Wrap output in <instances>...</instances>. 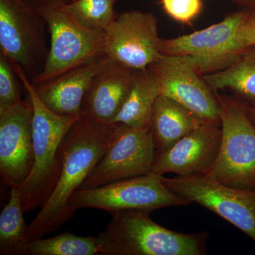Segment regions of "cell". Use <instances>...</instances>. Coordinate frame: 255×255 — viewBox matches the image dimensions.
<instances>
[{"label":"cell","instance_id":"obj_1","mask_svg":"<svg viewBox=\"0 0 255 255\" xmlns=\"http://www.w3.org/2000/svg\"><path fill=\"white\" fill-rule=\"evenodd\" d=\"M117 124L101 123L81 114L64 137L60 148L59 180L34 219L28 224V241L55 232L73 219L70 205L80 189L112 143Z\"/></svg>","mask_w":255,"mask_h":255},{"label":"cell","instance_id":"obj_2","mask_svg":"<svg viewBox=\"0 0 255 255\" xmlns=\"http://www.w3.org/2000/svg\"><path fill=\"white\" fill-rule=\"evenodd\" d=\"M12 63L33 107V168L18 187L26 213L41 209L54 191L61 172L60 145L80 116H62L50 110L40 100L23 69Z\"/></svg>","mask_w":255,"mask_h":255},{"label":"cell","instance_id":"obj_3","mask_svg":"<svg viewBox=\"0 0 255 255\" xmlns=\"http://www.w3.org/2000/svg\"><path fill=\"white\" fill-rule=\"evenodd\" d=\"M150 211L126 210L97 237L100 255H204L209 233L184 234L155 223Z\"/></svg>","mask_w":255,"mask_h":255},{"label":"cell","instance_id":"obj_4","mask_svg":"<svg viewBox=\"0 0 255 255\" xmlns=\"http://www.w3.org/2000/svg\"><path fill=\"white\" fill-rule=\"evenodd\" d=\"M216 95L222 131L221 145L216 162L204 174L231 187L255 189V126L244 105Z\"/></svg>","mask_w":255,"mask_h":255},{"label":"cell","instance_id":"obj_5","mask_svg":"<svg viewBox=\"0 0 255 255\" xmlns=\"http://www.w3.org/2000/svg\"><path fill=\"white\" fill-rule=\"evenodd\" d=\"M49 33V50L41 73L33 85L55 78L89 60L104 55L105 31L82 26L63 9L61 0L36 7Z\"/></svg>","mask_w":255,"mask_h":255},{"label":"cell","instance_id":"obj_6","mask_svg":"<svg viewBox=\"0 0 255 255\" xmlns=\"http://www.w3.org/2000/svg\"><path fill=\"white\" fill-rule=\"evenodd\" d=\"M48 35L44 18L27 0H0V52L31 81L46 63Z\"/></svg>","mask_w":255,"mask_h":255},{"label":"cell","instance_id":"obj_7","mask_svg":"<svg viewBox=\"0 0 255 255\" xmlns=\"http://www.w3.org/2000/svg\"><path fill=\"white\" fill-rule=\"evenodd\" d=\"M187 199L169 190L162 182V175L152 172L101 187L78 189L70 198L74 211L82 209L103 210L112 214L126 210L152 212L171 206H186Z\"/></svg>","mask_w":255,"mask_h":255},{"label":"cell","instance_id":"obj_8","mask_svg":"<svg viewBox=\"0 0 255 255\" xmlns=\"http://www.w3.org/2000/svg\"><path fill=\"white\" fill-rule=\"evenodd\" d=\"M169 190L210 210L255 242V189L223 184L206 174L162 177Z\"/></svg>","mask_w":255,"mask_h":255},{"label":"cell","instance_id":"obj_9","mask_svg":"<svg viewBox=\"0 0 255 255\" xmlns=\"http://www.w3.org/2000/svg\"><path fill=\"white\" fill-rule=\"evenodd\" d=\"M251 12L240 11L221 22L184 36L162 39L160 53L192 58L200 74L211 73L226 68L242 50L237 45L238 32Z\"/></svg>","mask_w":255,"mask_h":255},{"label":"cell","instance_id":"obj_10","mask_svg":"<svg viewBox=\"0 0 255 255\" xmlns=\"http://www.w3.org/2000/svg\"><path fill=\"white\" fill-rule=\"evenodd\" d=\"M117 125L112 143L79 189L101 187L152 172L155 148L150 129Z\"/></svg>","mask_w":255,"mask_h":255},{"label":"cell","instance_id":"obj_11","mask_svg":"<svg viewBox=\"0 0 255 255\" xmlns=\"http://www.w3.org/2000/svg\"><path fill=\"white\" fill-rule=\"evenodd\" d=\"M161 41L155 15L125 11L105 31L104 54L132 70H143L161 55Z\"/></svg>","mask_w":255,"mask_h":255},{"label":"cell","instance_id":"obj_12","mask_svg":"<svg viewBox=\"0 0 255 255\" xmlns=\"http://www.w3.org/2000/svg\"><path fill=\"white\" fill-rule=\"evenodd\" d=\"M159 86V94L180 104L204 121L220 122L216 93L186 55L161 54L148 67Z\"/></svg>","mask_w":255,"mask_h":255},{"label":"cell","instance_id":"obj_13","mask_svg":"<svg viewBox=\"0 0 255 255\" xmlns=\"http://www.w3.org/2000/svg\"><path fill=\"white\" fill-rule=\"evenodd\" d=\"M33 107L29 97L0 112V174L8 187H19L33 164Z\"/></svg>","mask_w":255,"mask_h":255},{"label":"cell","instance_id":"obj_14","mask_svg":"<svg viewBox=\"0 0 255 255\" xmlns=\"http://www.w3.org/2000/svg\"><path fill=\"white\" fill-rule=\"evenodd\" d=\"M221 135V122H204L167 150H155L152 172L159 175L206 174L217 158Z\"/></svg>","mask_w":255,"mask_h":255},{"label":"cell","instance_id":"obj_15","mask_svg":"<svg viewBox=\"0 0 255 255\" xmlns=\"http://www.w3.org/2000/svg\"><path fill=\"white\" fill-rule=\"evenodd\" d=\"M105 55L70 69L55 78L33 85L40 100L54 113L80 116L92 80L105 66Z\"/></svg>","mask_w":255,"mask_h":255},{"label":"cell","instance_id":"obj_16","mask_svg":"<svg viewBox=\"0 0 255 255\" xmlns=\"http://www.w3.org/2000/svg\"><path fill=\"white\" fill-rule=\"evenodd\" d=\"M134 70L108 58L92 80L82 114L101 123L112 124L131 87Z\"/></svg>","mask_w":255,"mask_h":255},{"label":"cell","instance_id":"obj_17","mask_svg":"<svg viewBox=\"0 0 255 255\" xmlns=\"http://www.w3.org/2000/svg\"><path fill=\"white\" fill-rule=\"evenodd\" d=\"M204 121L175 101L159 95L154 107L150 131L155 150L172 147Z\"/></svg>","mask_w":255,"mask_h":255},{"label":"cell","instance_id":"obj_18","mask_svg":"<svg viewBox=\"0 0 255 255\" xmlns=\"http://www.w3.org/2000/svg\"><path fill=\"white\" fill-rule=\"evenodd\" d=\"M159 95L158 82L148 68L134 70L130 91L112 124L150 129Z\"/></svg>","mask_w":255,"mask_h":255},{"label":"cell","instance_id":"obj_19","mask_svg":"<svg viewBox=\"0 0 255 255\" xmlns=\"http://www.w3.org/2000/svg\"><path fill=\"white\" fill-rule=\"evenodd\" d=\"M214 92L228 90L247 108L255 107V45L242 50L226 68L203 76Z\"/></svg>","mask_w":255,"mask_h":255},{"label":"cell","instance_id":"obj_20","mask_svg":"<svg viewBox=\"0 0 255 255\" xmlns=\"http://www.w3.org/2000/svg\"><path fill=\"white\" fill-rule=\"evenodd\" d=\"M23 213L18 187H10L9 200L0 214V255H26L29 242Z\"/></svg>","mask_w":255,"mask_h":255},{"label":"cell","instance_id":"obj_21","mask_svg":"<svg viewBox=\"0 0 255 255\" xmlns=\"http://www.w3.org/2000/svg\"><path fill=\"white\" fill-rule=\"evenodd\" d=\"M100 255L97 237H81L65 232L50 238L32 240L26 255Z\"/></svg>","mask_w":255,"mask_h":255},{"label":"cell","instance_id":"obj_22","mask_svg":"<svg viewBox=\"0 0 255 255\" xmlns=\"http://www.w3.org/2000/svg\"><path fill=\"white\" fill-rule=\"evenodd\" d=\"M117 0H75L63 3V9L77 21L90 29L105 31L116 16Z\"/></svg>","mask_w":255,"mask_h":255},{"label":"cell","instance_id":"obj_23","mask_svg":"<svg viewBox=\"0 0 255 255\" xmlns=\"http://www.w3.org/2000/svg\"><path fill=\"white\" fill-rule=\"evenodd\" d=\"M21 88L22 82L12 62L0 52V112L23 100Z\"/></svg>","mask_w":255,"mask_h":255},{"label":"cell","instance_id":"obj_24","mask_svg":"<svg viewBox=\"0 0 255 255\" xmlns=\"http://www.w3.org/2000/svg\"><path fill=\"white\" fill-rule=\"evenodd\" d=\"M162 8L169 17L183 24H189L201 12V0H161Z\"/></svg>","mask_w":255,"mask_h":255},{"label":"cell","instance_id":"obj_25","mask_svg":"<svg viewBox=\"0 0 255 255\" xmlns=\"http://www.w3.org/2000/svg\"><path fill=\"white\" fill-rule=\"evenodd\" d=\"M237 44L241 50L255 45V21L251 18V13L238 32Z\"/></svg>","mask_w":255,"mask_h":255},{"label":"cell","instance_id":"obj_26","mask_svg":"<svg viewBox=\"0 0 255 255\" xmlns=\"http://www.w3.org/2000/svg\"><path fill=\"white\" fill-rule=\"evenodd\" d=\"M27 1L30 4L34 6L35 7H38V6H41L42 4L49 2L52 0H27Z\"/></svg>","mask_w":255,"mask_h":255},{"label":"cell","instance_id":"obj_27","mask_svg":"<svg viewBox=\"0 0 255 255\" xmlns=\"http://www.w3.org/2000/svg\"><path fill=\"white\" fill-rule=\"evenodd\" d=\"M246 110L248 117L255 126V107L254 108H247L246 107Z\"/></svg>","mask_w":255,"mask_h":255},{"label":"cell","instance_id":"obj_28","mask_svg":"<svg viewBox=\"0 0 255 255\" xmlns=\"http://www.w3.org/2000/svg\"><path fill=\"white\" fill-rule=\"evenodd\" d=\"M242 1H244L247 4L253 5L255 6V0H242Z\"/></svg>","mask_w":255,"mask_h":255},{"label":"cell","instance_id":"obj_29","mask_svg":"<svg viewBox=\"0 0 255 255\" xmlns=\"http://www.w3.org/2000/svg\"><path fill=\"white\" fill-rule=\"evenodd\" d=\"M63 3H69L71 2V1H75V0H61Z\"/></svg>","mask_w":255,"mask_h":255},{"label":"cell","instance_id":"obj_30","mask_svg":"<svg viewBox=\"0 0 255 255\" xmlns=\"http://www.w3.org/2000/svg\"><path fill=\"white\" fill-rule=\"evenodd\" d=\"M251 18L255 21V11H254V12L251 13Z\"/></svg>","mask_w":255,"mask_h":255}]
</instances>
